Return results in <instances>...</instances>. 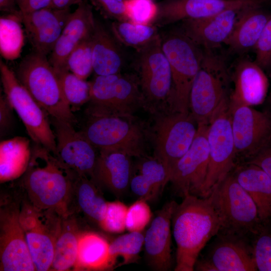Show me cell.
<instances>
[{
    "label": "cell",
    "instance_id": "8992f818",
    "mask_svg": "<svg viewBox=\"0 0 271 271\" xmlns=\"http://www.w3.org/2000/svg\"><path fill=\"white\" fill-rule=\"evenodd\" d=\"M162 39V47L169 62L172 78L170 98L174 111L189 112V97L201 67L203 49L182 32L172 33Z\"/></svg>",
    "mask_w": 271,
    "mask_h": 271
},
{
    "label": "cell",
    "instance_id": "ffe728a7",
    "mask_svg": "<svg viewBox=\"0 0 271 271\" xmlns=\"http://www.w3.org/2000/svg\"><path fill=\"white\" fill-rule=\"evenodd\" d=\"M92 6L85 1L70 14L54 47L49 61L55 71L67 69L68 57L83 40L91 36L95 25Z\"/></svg>",
    "mask_w": 271,
    "mask_h": 271
},
{
    "label": "cell",
    "instance_id": "d6a6232c",
    "mask_svg": "<svg viewBox=\"0 0 271 271\" xmlns=\"http://www.w3.org/2000/svg\"><path fill=\"white\" fill-rule=\"evenodd\" d=\"M115 38L124 44L138 49L146 45L158 35L155 27L143 25L129 21H117L111 26Z\"/></svg>",
    "mask_w": 271,
    "mask_h": 271
},
{
    "label": "cell",
    "instance_id": "3957f363",
    "mask_svg": "<svg viewBox=\"0 0 271 271\" xmlns=\"http://www.w3.org/2000/svg\"><path fill=\"white\" fill-rule=\"evenodd\" d=\"M231 83V73L224 58L213 50L203 49L201 67L189 97V111L198 125H208L229 107Z\"/></svg>",
    "mask_w": 271,
    "mask_h": 271
},
{
    "label": "cell",
    "instance_id": "ba28073f",
    "mask_svg": "<svg viewBox=\"0 0 271 271\" xmlns=\"http://www.w3.org/2000/svg\"><path fill=\"white\" fill-rule=\"evenodd\" d=\"M0 72L4 95L21 119L31 139L36 145L56 156V137L48 118V114L2 60Z\"/></svg>",
    "mask_w": 271,
    "mask_h": 271
},
{
    "label": "cell",
    "instance_id": "d4e9b609",
    "mask_svg": "<svg viewBox=\"0 0 271 271\" xmlns=\"http://www.w3.org/2000/svg\"><path fill=\"white\" fill-rule=\"evenodd\" d=\"M232 173L255 203L263 224H271V179L259 166L243 162Z\"/></svg>",
    "mask_w": 271,
    "mask_h": 271
},
{
    "label": "cell",
    "instance_id": "f1b7e54d",
    "mask_svg": "<svg viewBox=\"0 0 271 271\" xmlns=\"http://www.w3.org/2000/svg\"><path fill=\"white\" fill-rule=\"evenodd\" d=\"M29 140L17 137L0 144V181L15 180L26 171L32 155Z\"/></svg>",
    "mask_w": 271,
    "mask_h": 271
},
{
    "label": "cell",
    "instance_id": "f907efd6",
    "mask_svg": "<svg viewBox=\"0 0 271 271\" xmlns=\"http://www.w3.org/2000/svg\"><path fill=\"white\" fill-rule=\"evenodd\" d=\"M0 10L4 13H13L20 11L15 0H0Z\"/></svg>",
    "mask_w": 271,
    "mask_h": 271
},
{
    "label": "cell",
    "instance_id": "f546056e",
    "mask_svg": "<svg viewBox=\"0 0 271 271\" xmlns=\"http://www.w3.org/2000/svg\"><path fill=\"white\" fill-rule=\"evenodd\" d=\"M109 246L107 241L98 234L91 232L81 234L75 264L79 268L88 270L111 268Z\"/></svg>",
    "mask_w": 271,
    "mask_h": 271
},
{
    "label": "cell",
    "instance_id": "d6986e66",
    "mask_svg": "<svg viewBox=\"0 0 271 271\" xmlns=\"http://www.w3.org/2000/svg\"><path fill=\"white\" fill-rule=\"evenodd\" d=\"M205 259L213 271L257 270L250 238L219 231Z\"/></svg>",
    "mask_w": 271,
    "mask_h": 271
},
{
    "label": "cell",
    "instance_id": "7bdbcfd3",
    "mask_svg": "<svg viewBox=\"0 0 271 271\" xmlns=\"http://www.w3.org/2000/svg\"><path fill=\"white\" fill-rule=\"evenodd\" d=\"M254 61L263 70L271 67V17L265 25L254 47Z\"/></svg>",
    "mask_w": 271,
    "mask_h": 271
},
{
    "label": "cell",
    "instance_id": "e0dca14e",
    "mask_svg": "<svg viewBox=\"0 0 271 271\" xmlns=\"http://www.w3.org/2000/svg\"><path fill=\"white\" fill-rule=\"evenodd\" d=\"M271 0H169L159 6L155 22L167 25L200 19L229 9L263 7Z\"/></svg>",
    "mask_w": 271,
    "mask_h": 271
},
{
    "label": "cell",
    "instance_id": "f35d334b",
    "mask_svg": "<svg viewBox=\"0 0 271 271\" xmlns=\"http://www.w3.org/2000/svg\"><path fill=\"white\" fill-rule=\"evenodd\" d=\"M137 171L155 188L160 196L170 182L171 173L155 157H143L137 167Z\"/></svg>",
    "mask_w": 271,
    "mask_h": 271
},
{
    "label": "cell",
    "instance_id": "30bf717a",
    "mask_svg": "<svg viewBox=\"0 0 271 271\" xmlns=\"http://www.w3.org/2000/svg\"><path fill=\"white\" fill-rule=\"evenodd\" d=\"M209 164L201 197H207L231 172L236 158L229 107L222 110L208 124Z\"/></svg>",
    "mask_w": 271,
    "mask_h": 271
},
{
    "label": "cell",
    "instance_id": "4316f807",
    "mask_svg": "<svg viewBox=\"0 0 271 271\" xmlns=\"http://www.w3.org/2000/svg\"><path fill=\"white\" fill-rule=\"evenodd\" d=\"M20 221L36 270H48L53 262L57 239L52 237L46 225L36 215L20 213Z\"/></svg>",
    "mask_w": 271,
    "mask_h": 271
},
{
    "label": "cell",
    "instance_id": "e575fe53",
    "mask_svg": "<svg viewBox=\"0 0 271 271\" xmlns=\"http://www.w3.org/2000/svg\"><path fill=\"white\" fill-rule=\"evenodd\" d=\"M144 243L142 232H129L115 238L109 246V253L112 267L118 257L122 259L120 265L135 262Z\"/></svg>",
    "mask_w": 271,
    "mask_h": 271
},
{
    "label": "cell",
    "instance_id": "f6af8a7d",
    "mask_svg": "<svg viewBox=\"0 0 271 271\" xmlns=\"http://www.w3.org/2000/svg\"><path fill=\"white\" fill-rule=\"evenodd\" d=\"M129 188L139 199L147 202L155 201L159 197L154 187L138 172L134 173L133 171Z\"/></svg>",
    "mask_w": 271,
    "mask_h": 271
},
{
    "label": "cell",
    "instance_id": "7dc6e473",
    "mask_svg": "<svg viewBox=\"0 0 271 271\" xmlns=\"http://www.w3.org/2000/svg\"><path fill=\"white\" fill-rule=\"evenodd\" d=\"M244 162L259 166L271 179V143L256 155Z\"/></svg>",
    "mask_w": 271,
    "mask_h": 271
},
{
    "label": "cell",
    "instance_id": "60d3db41",
    "mask_svg": "<svg viewBox=\"0 0 271 271\" xmlns=\"http://www.w3.org/2000/svg\"><path fill=\"white\" fill-rule=\"evenodd\" d=\"M128 207L119 201L107 202L106 213L99 223L104 231L112 233H122L126 229Z\"/></svg>",
    "mask_w": 271,
    "mask_h": 271
},
{
    "label": "cell",
    "instance_id": "d590c367",
    "mask_svg": "<svg viewBox=\"0 0 271 271\" xmlns=\"http://www.w3.org/2000/svg\"><path fill=\"white\" fill-rule=\"evenodd\" d=\"M79 236L70 229L64 230L57 238L51 267L55 270L69 269L76 262Z\"/></svg>",
    "mask_w": 271,
    "mask_h": 271
},
{
    "label": "cell",
    "instance_id": "cb8c5ba5",
    "mask_svg": "<svg viewBox=\"0 0 271 271\" xmlns=\"http://www.w3.org/2000/svg\"><path fill=\"white\" fill-rule=\"evenodd\" d=\"M131 157L117 151H99L92 179L118 196L123 194L133 171Z\"/></svg>",
    "mask_w": 271,
    "mask_h": 271
},
{
    "label": "cell",
    "instance_id": "277c9868",
    "mask_svg": "<svg viewBox=\"0 0 271 271\" xmlns=\"http://www.w3.org/2000/svg\"><path fill=\"white\" fill-rule=\"evenodd\" d=\"M16 74L34 99L52 119L72 124L75 122V116L47 56L33 51L20 63Z\"/></svg>",
    "mask_w": 271,
    "mask_h": 271
},
{
    "label": "cell",
    "instance_id": "7c38bea8",
    "mask_svg": "<svg viewBox=\"0 0 271 271\" xmlns=\"http://www.w3.org/2000/svg\"><path fill=\"white\" fill-rule=\"evenodd\" d=\"M138 68L139 84L146 105L155 106L170 98L171 70L159 35L139 48Z\"/></svg>",
    "mask_w": 271,
    "mask_h": 271
},
{
    "label": "cell",
    "instance_id": "4dcf8cb0",
    "mask_svg": "<svg viewBox=\"0 0 271 271\" xmlns=\"http://www.w3.org/2000/svg\"><path fill=\"white\" fill-rule=\"evenodd\" d=\"M73 189L80 209L99 224L104 217L107 202L100 192L97 183L87 176L78 175Z\"/></svg>",
    "mask_w": 271,
    "mask_h": 271
},
{
    "label": "cell",
    "instance_id": "83f0119b",
    "mask_svg": "<svg viewBox=\"0 0 271 271\" xmlns=\"http://www.w3.org/2000/svg\"><path fill=\"white\" fill-rule=\"evenodd\" d=\"M91 40L93 71L96 75L119 73L123 57L114 36L96 21Z\"/></svg>",
    "mask_w": 271,
    "mask_h": 271
},
{
    "label": "cell",
    "instance_id": "836d02e7",
    "mask_svg": "<svg viewBox=\"0 0 271 271\" xmlns=\"http://www.w3.org/2000/svg\"><path fill=\"white\" fill-rule=\"evenodd\" d=\"M55 72L64 96L72 110L74 107H79L89 101L90 82L80 78L67 69Z\"/></svg>",
    "mask_w": 271,
    "mask_h": 271
},
{
    "label": "cell",
    "instance_id": "484cf974",
    "mask_svg": "<svg viewBox=\"0 0 271 271\" xmlns=\"http://www.w3.org/2000/svg\"><path fill=\"white\" fill-rule=\"evenodd\" d=\"M262 8L250 7L240 11L225 43L231 51L243 54L254 49L265 25L271 17V14Z\"/></svg>",
    "mask_w": 271,
    "mask_h": 271
},
{
    "label": "cell",
    "instance_id": "bcb514c9",
    "mask_svg": "<svg viewBox=\"0 0 271 271\" xmlns=\"http://www.w3.org/2000/svg\"><path fill=\"white\" fill-rule=\"evenodd\" d=\"M13 108L5 95L0 98V132L3 136L10 128L13 120Z\"/></svg>",
    "mask_w": 271,
    "mask_h": 271
},
{
    "label": "cell",
    "instance_id": "b9f144b4",
    "mask_svg": "<svg viewBox=\"0 0 271 271\" xmlns=\"http://www.w3.org/2000/svg\"><path fill=\"white\" fill-rule=\"evenodd\" d=\"M152 217V213L147 201L139 199L127 208L126 229L129 232H142Z\"/></svg>",
    "mask_w": 271,
    "mask_h": 271
},
{
    "label": "cell",
    "instance_id": "8d00e7d4",
    "mask_svg": "<svg viewBox=\"0 0 271 271\" xmlns=\"http://www.w3.org/2000/svg\"><path fill=\"white\" fill-rule=\"evenodd\" d=\"M250 241L257 270L271 271V224L262 223Z\"/></svg>",
    "mask_w": 271,
    "mask_h": 271
},
{
    "label": "cell",
    "instance_id": "ee69618b",
    "mask_svg": "<svg viewBox=\"0 0 271 271\" xmlns=\"http://www.w3.org/2000/svg\"><path fill=\"white\" fill-rule=\"evenodd\" d=\"M103 15L117 21H127L125 16V0H90Z\"/></svg>",
    "mask_w": 271,
    "mask_h": 271
},
{
    "label": "cell",
    "instance_id": "9c48e42d",
    "mask_svg": "<svg viewBox=\"0 0 271 271\" xmlns=\"http://www.w3.org/2000/svg\"><path fill=\"white\" fill-rule=\"evenodd\" d=\"M90 84L87 112L129 117L138 107L146 105L137 77L120 73L96 75Z\"/></svg>",
    "mask_w": 271,
    "mask_h": 271
},
{
    "label": "cell",
    "instance_id": "816d5d0a",
    "mask_svg": "<svg viewBox=\"0 0 271 271\" xmlns=\"http://www.w3.org/2000/svg\"><path fill=\"white\" fill-rule=\"evenodd\" d=\"M270 69L271 70V67L270 68ZM270 76H271V73H270ZM269 102L271 105V91H270V93Z\"/></svg>",
    "mask_w": 271,
    "mask_h": 271
},
{
    "label": "cell",
    "instance_id": "74e56055",
    "mask_svg": "<svg viewBox=\"0 0 271 271\" xmlns=\"http://www.w3.org/2000/svg\"><path fill=\"white\" fill-rule=\"evenodd\" d=\"M91 36L81 42L71 52L66 63L68 70L85 80L93 71Z\"/></svg>",
    "mask_w": 271,
    "mask_h": 271
},
{
    "label": "cell",
    "instance_id": "5b68a950",
    "mask_svg": "<svg viewBox=\"0 0 271 271\" xmlns=\"http://www.w3.org/2000/svg\"><path fill=\"white\" fill-rule=\"evenodd\" d=\"M208 197L218 216L219 231L251 238L262 224L255 203L232 171Z\"/></svg>",
    "mask_w": 271,
    "mask_h": 271
},
{
    "label": "cell",
    "instance_id": "52a82bcc",
    "mask_svg": "<svg viewBox=\"0 0 271 271\" xmlns=\"http://www.w3.org/2000/svg\"><path fill=\"white\" fill-rule=\"evenodd\" d=\"M89 118L81 132L99 151H117L130 157H145L143 132L128 117L87 112Z\"/></svg>",
    "mask_w": 271,
    "mask_h": 271
},
{
    "label": "cell",
    "instance_id": "ac0fdd59",
    "mask_svg": "<svg viewBox=\"0 0 271 271\" xmlns=\"http://www.w3.org/2000/svg\"><path fill=\"white\" fill-rule=\"evenodd\" d=\"M71 13L70 8L49 7L22 13L24 29L33 52L50 55Z\"/></svg>",
    "mask_w": 271,
    "mask_h": 271
},
{
    "label": "cell",
    "instance_id": "8fae6325",
    "mask_svg": "<svg viewBox=\"0 0 271 271\" xmlns=\"http://www.w3.org/2000/svg\"><path fill=\"white\" fill-rule=\"evenodd\" d=\"M198 124L190 112L174 111L157 119L154 128V157L171 175L178 161L191 146Z\"/></svg>",
    "mask_w": 271,
    "mask_h": 271
},
{
    "label": "cell",
    "instance_id": "7a4b0ae2",
    "mask_svg": "<svg viewBox=\"0 0 271 271\" xmlns=\"http://www.w3.org/2000/svg\"><path fill=\"white\" fill-rule=\"evenodd\" d=\"M24 186L37 209L65 207L78 174L46 148L36 145L24 173Z\"/></svg>",
    "mask_w": 271,
    "mask_h": 271
},
{
    "label": "cell",
    "instance_id": "ab89813d",
    "mask_svg": "<svg viewBox=\"0 0 271 271\" xmlns=\"http://www.w3.org/2000/svg\"><path fill=\"white\" fill-rule=\"evenodd\" d=\"M125 8L127 21L143 25L155 21L159 12L154 0H125Z\"/></svg>",
    "mask_w": 271,
    "mask_h": 271
},
{
    "label": "cell",
    "instance_id": "44dd1931",
    "mask_svg": "<svg viewBox=\"0 0 271 271\" xmlns=\"http://www.w3.org/2000/svg\"><path fill=\"white\" fill-rule=\"evenodd\" d=\"M177 203L167 202L158 211L144 235L148 264L153 269L167 271L172 265L171 222Z\"/></svg>",
    "mask_w": 271,
    "mask_h": 271
},
{
    "label": "cell",
    "instance_id": "6da1fadb",
    "mask_svg": "<svg viewBox=\"0 0 271 271\" xmlns=\"http://www.w3.org/2000/svg\"><path fill=\"white\" fill-rule=\"evenodd\" d=\"M172 222L177 245L175 270L193 271L201 251L220 229L209 197L186 196L177 204Z\"/></svg>",
    "mask_w": 271,
    "mask_h": 271
},
{
    "label": "cell",
    "instance_id": "1f68e13d",
    "mask_svg": "<svg viewBox=\"0 0 271 271\" xmlns=\"http://www.w3.org/2000/svg\"><path fill=\"white\" fill-rule=\"evenodd\" d=\"M22 13H4L0 17V52L3 58L19 57L24 44Z\"/></svg>",
    "mask_w": 271,
    "mask_h": 271
},
{
    "label": "cell",
    "instance_id": "603a6c76",
    "mask_svg": "<svg viewBox=\"0 0 271 271\" xmlns=\"http://www.w3.org/2000/svg\"><path fill=\"white\" fill-rule=\"evenodd\" d=\"M242 10L229 9L206 18L182 21L181 32L203 49L213 50L225 43Z\"/></svg>",
    "mask_w": 271,
    "mask_h": 271
},
{
    "label": "cell",
    "instance_id": "5bb4252c",
    "mask_svg": "<svg viewBox=\"0 0 271 271\" xmlns=\"http://www.w3.org/2000/svg\"><path fill=\"white\" fill-rule=\"evenodd\" d=\"M208 127V125H198L191 146L172 170L170 182L182 198L188 195L201 196L209 164Z\"/></svg>",
    "mask_w": 271,
    "mask_h": 271
},
{
    "label": "cell",
    "instance_id": "681fc988",
    "mask_svg": "<svg viewBox=\"0 0 271 271\" xmlns=\"http://www.w3.org/2000/svg\"><path fill=\"white\" fill-rule=\"evenodd\" d=\"M86 0H51L49 7L55 9L70 8L73 5H79Z\"/></svg>",
    "mask_w": 271,
    "mask_h": 271
},
{
    "label": "cell",
    "instance_id": "c3c4849f",
    "mask_svg": "<svg viewBox=\"0 0 271 271\" xmlns=\"http://www.w3.org/2000/svg\"><path fill=\"white\" fill-rule=\"evenodd\" d=\"M23 13L31 12L49 6L51 0H15Z\"/></svg>",
    "mask_w": 271,
    "mask_h": 271
},
{
    "label": "cell",
    "instance_id": "4fadbf2b",
    "mask_svg": "<svg viewBox=\"0 0 271 271\" xmlns=\"http://www.w3.org/2000/svg\"><path fill=\"white\" fill-rule=\"evenodd\" d=\"M236 157L244 161L271 143V115L251 106L229 107Z\"/></svg>",
    "mask_w": 271,
    "mask_h": 271
},
{
    "label": "cell",
    "instance_id": "7402d4cb",
    "mask_svg": "<svg viewBox=\"0 0 271 271\" xmlns=\"http://www.w3.org/2000/svg\"><path fill=\"white\" fill-rule=\"evenodd\" d=\"M233 88L229 107L252 106L261 104L266 96L269 86L268 78L254 61L243 58L238 60L231 74Z\"/></svg>",
    "mask_w": 271,
    "mask_h": 271
},
{
    "label": "cell",
    "instance_id": "9a60e30c",
    "mask_svg": "<svg viewBox=\"0 0 271 271\" xmlns=\"http://www.w3.org/2000/svg\"><path fill=\"white\" fill-rule=\"evenodd\" d=\"M1 270H36L20 221V213L14 205L1 209Z\"/></svg>",
    "mask_w": 271,
    "mask_h": 271
},
{
    "label": "cell",
    "instance_id": "2e32d148",
    "mask_svg": "<svg viewBox=\"0 0 271 271\" xmlns=\"http://www.w3.org/2000/svg\"><path fill=\"white\" fill-rule=\"evenodd\" d=\"M56 157L78 175L92 179L98 154L97 149L73 124L53 119Z\"/></svg>",
    "mask_w": 271,
    "mask_h": 271
}]
</instances>
